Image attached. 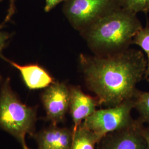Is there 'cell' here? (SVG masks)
<instances>
[{
    "label": "cell",
    "instance_id": "6da1fadb",
    "mask_svg": "<svg viewBox=\"0 0 149 149\" xmlns=\"http://www.w3.org/2000/svg\"><path fill=\"white\" fill-rule=\"evenodd\" d=\"M80 61L87 87L99 104L110 107L133 100L147 67L143 53L128 48L103 56L81 55Z\"/></svg>",
    "mask_w": 149,
    "mask_h": 149
},
{
    "label": "cell",
    "instance_id": "7a4b0ae2",
    "mask_svg": "<svg viewBox=\"0 0 149 149\" xmlns=\"http://www.w3.org/2000/svg\"><path fill=\"white\" fill-rule=\"evenodd\" d=\"M143 28L136 14L119 7L80 32L96 55H106L128 49Z\"/></svg>",
    "mask_w": 149,
    "mask_h": 149
},
{
    "label": "cell",
    "instance_id": "3957f363",
    "mask_svg": "<svg viewBox=\"0 0 149 149\" xmlns=\"http://www.w3.org/2000/svg\"><path fill=\"white\" fill-rule=\"evenodd\" d=\"M36 121V109L21 101L7 78L0 90V128L22 145L26 143L27 135H34Z\"/></svg>",
    "mask_w": 149,
    "mask_h": 149
},
{
    "label": "cell",
    "instance_id": "277c9868",
    "mask_svg": "<svg viewBox=\"0 0 149 149\" xmlns=\"http://www.w3.org/2000/svg\"><path fill=\"white\" fill-rule=\"evenodd\" d=\"M119 7V0H65L63 11L71 25L81 32Z\"/></svg>",
    "mask_w": 149,
    "mask_h": 149
},
{
    "label": "cell",
    "instance_id": "5b68a950",
    "mask_svg": "<svg viewBox=\"0 0 149 149\" xmlns=\"http://www.w3.org/2000/svg\"><path fill=\"white\" fill-rule=\"evenodd\" d=\"M133 108L134 100H131L116 106L96 110L82 124L103 139L108 134L127 128L133 123L131 117Z\"/></svg>",
    "mask_w": 149,
    "mask_h": 149
},
{
    "label": "cell",
    "instance_id": "8992f818",
    "mask_svg": "<svg viewBox=\"0 0 149 149\" xmlns=\"http://www.w3.org/2000/svg\"><path fill=\"white\" fill-rule=\"evenodd\" d=\"M42 101L47 114V119L56 125L64 120L69 110L70 88L63 82H54L43 92Z\"/></svg>",
    "mask_w": 149,
    "mask_h": 149
},
{
    "label": "cell",
    "instance_id": "52a82bcc",
    "mask_svg": "<svg viewBox=\"0 0 149 149\" xmlns=\"http://www.w3.org/2000/svg\"><path fill=\"white\" fill-rule=\"evenodd\" d=\"M108 137L103 149H149L139 122L122 130L113 132Z\"/></svg>",
    "mask_w": 149,
    "mask_h": 149
},
{
    "label": "cell",
    "instance_id": "ba28073f",
    "mask_svg": "<svg viewBox=\"0 0 149 149\" xmlns=\"http://www.w3.org/2000/svg\"><path fill=\"white\" fill-rule=\"evenodd\" d=\"M69 110L74 122L73 132L96 111L97 100L84 93L79 87H70Z\"/></svg>",
    "mask_w": 149,
    "mask_h": 149
},
{
    "label": "cell",
    "instance_id": "9c48e42d",
    "mask_svg": "<svg viewBox=\"0 0 149 149\" xmlns=\"http://www.w3.org/2000/svg\"><path fill=\"white\" fill-rule=\"evenodd\" d=\"M74 132L68 128H59L53 124L33 136L39 149H70Z\"/></svg>",
    "mask_w": 149,
    "mask_h": 149
},
{
    "label": "cell",
    "instance_id": "30bf717a",
    "mask_svg": "<svg viewBox=\"0 0 149 149\" xmlns=\"http://www.w3.org/2000/svg\"><path fill=\"white\" fill-rule=\"evenodd\" d=\"M3 59L18 70L23 80L30 90H37L46 88L54 82L53 77L48 72L37 64L20 65L2 56Z\"/></svg>",
    "mask_w": 149,
    "mask_h": 149
},
{
    "label": "cell",
    "instance_id": "8fae6325",
    "mask_svg": "<svg viewBox=\"0 0 149 149\" xmlns=\"http://www.w3.org/2000/svg\"><path fill=\"white\" fill-rule=\"evenodd\" d=\"M73 132L70 149H95L96 144L102 139L100 136L86 128L82 124Z\"/></svg>",
    "mask_w": 149,
    "mask_h": 149
},
{
    "label": "cell",
    "instance_id": "7c38bea8",
    "mask_svg": "<svg viewBox=\"0 0 149 149\" xmlns=\"http://www.w3.org/2000/svg\"><path fill=\"white\" fill-rule=\"evenodd\" d=\"M133 100L134 108L140 114L142 121L149 125V92L138 91Z\"/></svg>",
    "mask_w": 149,
    "mask_h": 149
},
{
    "label": "cell",
    "instance_id": "4fadbf2b",
    "mask_svg": "<svg viewBox=\"0 0 149 149\" xmlns=\"http://www.w3.org/2000/svg\"><path fill=\"white\" fill-rule=\"evenodd\" d=\"M132 44L138 45L144 50L148 55L147 67L145 77L149 81V22L146 25L143 27L134 37Z\"/></svg>",
    "mask_w": 149,
    "mask_h": 149
},
{
    "label": "cell",
    "instance_id": "5bb4252c",
    "mask_svg": "<svg viewBox=\"0 0 149 149\" xmlns=\"http://www.w3.org/2000/svg\"><path fill=\"white\" fill-rule=\"evenodd\" d=\"M119 3L122 8L135 14H147L149 12V0H119Z\"/></svg>",
    "mask_w": 149,
    "mask_h": 149
},
{
    "label": "cell",
    "instance_id": "9a60e30c",
    "mask_svg": "<svg viewBox=\"0 0 149 149\" xmlns=\"http://www.w3.org/2000/svg\"><path fill=\"white\" fill-rule=\"evenodd\" d=\"M2 26L0 25V28ZM9 38L10 35L8 33L0 31V58L3 56L2 54V52L5 48Z\"/></svg>",
    "mask_w": 149,
    "mask_h": 149
},
{
    "label": "cell",
    "instance_id": "2e32d148",
    "mask_svg": "<svg viewBox=\"0 0 149 149\" xmlns=\"http://www.w3.org/2000/svg\"><path fill=\"white\" fill-rule=\"evenodd\" d=\"M8 1H9V8H8V13L6 17L5 21H3V23H2L3 25L5 24L7 22H8L11 19L13 15V14L15 12L16 0H8Z\"/></svg>",
    "mask_w": 149,
    "mask_h": 149
},
{
    "label": "cell",
    "instance_id": "e0dca14e",
    "mask_svg": "<svg viewBox=\"0 0 149 149\" xmlns=\"http://www.w3.org/2000/svg\"><path fill=\"white\" fill-rule=\"evenodd\" d=\"M65 1V0H45L44 11L46 12H49L60 2Z\"/></svg>",
    "mask_w": 149,
    "mask_h": 149
},
{
    "label": "cell",
    "instance_id": "ac0fdd59",
    "mask_svg": "<svg viewBox=\"0 0 149 149\" xmlns=\"http://www.w3.org/2000/svg\"><path fill=\"white\" fill-rule=\"evenodd\" d=\"M143 134L147 142L149 149V127L147 128H143Z\"/></svg>",
    "mask_w": 149,
    "mask_h": 149
},
{
    "label": "cell",
    "instance_id": "d6986e66",
    "mask_svg": "<svg viewBox=\"0 0 149 149\" xmlns=\"http://www.w3.org/2000/svg\"><path fill=\"white\" fill-rule=\"evenodd\" d=\"M22 149H30L27 146L26 143H24V144H22Z\"/></svg>",
    "mask_w": 149,
    "mask_h": 149
},
{
    "label": "cell",
    "instance_id": "ffe728a7",
    "mask_svg": "<svg viewBox=\"0 0 149 149\" xmlns=\"http://www.w3.org/2000/svg\"><path fill=\"white\" fill-rule=\"evenodd\" d=\"M2 81V76H1V74H0V85L1 84Z\"/></svg>",
    "mask_w": 149,
    "mask_h": 149
}]
</instances>
